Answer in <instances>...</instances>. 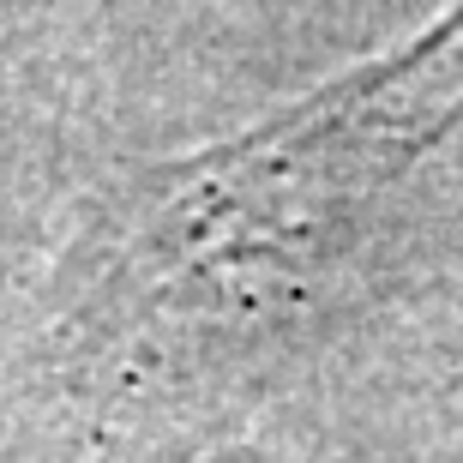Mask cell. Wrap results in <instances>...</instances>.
Here are the masks:
<instances>
[{
  "instance_id": "6da1fadb",
  "label": "cell",
  "mask_w": 463,
  "mask_h": 463,
  "mask_svg": "<svg viewBox=\"0 0 463 463\" xmlns=\"http://www.w3.org/2000/svg\"><path fill=\"white\" fill-rule=\"evenodd\" d=\"M463 115V0L403 54L361 67L271 127L163 175L151 247L175 265H283Z\"/></svg>"
}]
</instances>
